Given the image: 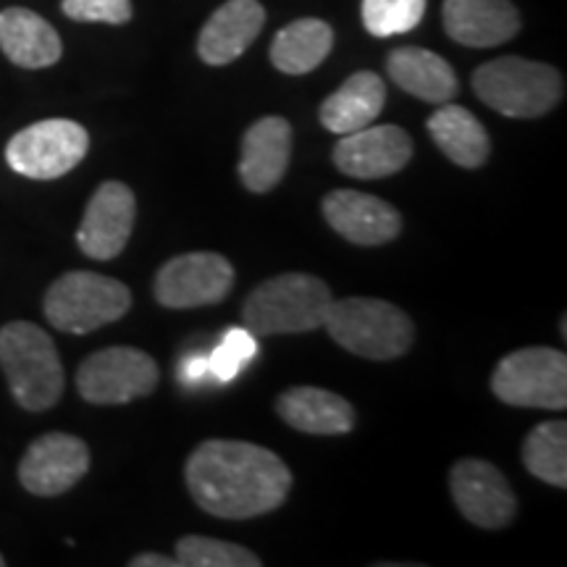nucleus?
I'll use <instances>...</instances> for the list:
<instances>
[{
    "label": "nucleus",
    "instance_id": "3",
    "mask_svg": "<svg viewBox=\"0 0 567 567\" xmlns=\"http://www.w3.org/2000/svg\"><path fill=\"white\" fill-rule=\"evenodd\" d=\"M0 368L13 400L30 413L59 405L66 375L51 334L30 321H13L0 329Z\"/></svg>",
    "mask_w": 567,
    "mask_h": 567
},
{
    "label": "nucleus",
    "instance_id": "19",
    "mask_svg": "<svg viewBox=\"0 0 567 567\" xmlns=\"http://www.w3.org/2000/svg\"><path fill=\"white\" fill-rule=\"evenodd\" d=\"M276 415L295 431L344 436L354 429V408L342 394L321 386H292L276 396Z\"/></svg>",
    "mask_w": 567,
    "mask_h": 567
},
{
    "label": "nucleus",
    "instance_id": "4",
    "mask_svg": "<svg viewBox=\"0 0 567 567\" xmlns=\"http://www.w3.org/2000/svg\"><path fill=\"white\" fill-rule=\"evenodd\" d=\"M323 326L342 350L379 363L402 358L415 342V326L405 310L375 297L334 300Z\"/></svg>",
    "mask_w": 567,
    "mask_h": 567
},
{
    "label": "nucleus",
    "instance_id": "15",
    "mask_svg": "<svg viewBox=\"0 0 567 567\" xmlns=\"http://www.w3.org/2000/svg\"><path fill=\"white\" fill-rule=\"evenodd\" d=\"M326 224L347 243L379 247L394 243L402 234V216L392 203L358 189H334L321 203Z\"/></svg>",
    "mask_w": 567,
    "mask_h": 567
},
{
    "label": "nucleus",
    "instance_id": "7",
    "mask_svg": "<svg viewBox=\"0 0 567 567\" xmlns=\"http://www.w3.org/2000/svg\"><path fill=\"white\" fill-rule=\"evenodd\" d=\"M492 392L509 408L565 410L567 354L555 347H523L494 368Z\"/></svg>",
    "mask_w": 567,
    "mask_h": 567
},
{
    "label": "nucleus",
    "instance_id": "20",
    "mask_svg": "<svg viewBox=\"0 0 567 567\" xmlns=\"http://www.w3.org/2000/svg\"><path fill=\"white\" fill-rule=\"evenodd\" d=\"M386 71L396 87L425 103H450L460 90L455 69L442 55L425 51V48H396L389 53Z\"/></svg>",
    "mask_w": 567,
    "mask_h": 567
},
{
    "label": "nucleus",
    "instance_id": "2",
    "mask_svg": "<svg viewBox=\"0 0 567 567\" xmlns=\"http://www.w3.org/2000/svg\"><path fill=\"white\" fill-rule=\"evenodd\" d=\"M334 295L313 274H279L247 295L243 323L252 337L308 334L321 329Z\"/></svg>",
    "mask_w": 567,
    "mask_h": 567
},
{
    "label": "nucleus",
    "instance_id": "5",
    "mask_svg": "<svg viewBox=\"0 0 567 567\" xmlns=\"http://www.w3.org/2000/svg\"><path fill=\"white\" fill-rule=\"evenodd\" d=\"M473 90L478 101L507 118H542L565 95L563 74L542 61L520 55L481 63L473 74Z\"/></svg>",
    "mask_w": 567,
    "mask_h": 567
},
{
    "label": "nucleus",
    "instance_id": "25",
    "mask_svg": "<svg viewBox=\"0 0 567 567\" xmlns=\"http://www.w3.org/2000/svg\"><path fill=\"white\" fill-rule=\"evenodd\" d=\"M523 465L544 484L567 488V423H538L523 442Z\"/></svg>",
    "mask_w": 567,
    "mask_h": 567
},
{
    "label": "nucleus",
    "instance_id": "13",
    "mask_svg": "<svg viewBox=\"0 0 567 567\" xmlns=\"http://www.w3.org/2000/svg\"><path fill=\"white\" fill-rule=\"evenodd\" d=\"M90 471V446L80 436L45 434L27 446L19 463V481L34 496H61Z\"/></svg>",
    "mask_w": 567,
    "mask_h": 567
},
{
    "label": "nucleus",
    "instance_id": "12",
    "mask_svg": "<svg viewBox=\"0 0 567 567\" xmlns=\"http://www.w3.org/2000/svg\"><path fill=\"white\" fill-rule=\"evenodd\" d=\"M137 221V197L124 182H103L84 208L76 245L92 260H113L130 243Z\"/></svg>",
    "mask_w": 567,
    "mask_h": 567
},
{
    "label": "nucleus",
    "instance_id": "31",
    "mask_svg": "<svg viewBox=\"0 0 567 567\" xmlns=\"http://www.w3.org/2000/svg\"><path fill=\"white\" fill-rule=\"evenodd\" d=\"M130 567H179L176 557H163L158 551H142L130 559Z\"/></svg>",
    "mask_w": 567,
    "mask_h": 567
},
{
    "label": "nucleus",
    "instance_id": "22",
    "mask_svg": "<svg viewBox=\"0 0 567 567\" xmlns=\"http://www.w3.org/2000/svg\"><path fill=\"white\" fill-rule=\"evenodd\" d=\"M0 51L21 69H48L61 61L59 32L30 9L0 11Z\"/></svg>",
    "mask_w": 567,
    "mask_h": 567
},
{
    "label": "nucleus",
    "instance_id": "27",
    "mask_svg": "<svg viewBox=\"0 0 567 567\" xmlns=\"http://www.w3.org/2000/svg\"><path fill=\"white\" fill-rule=\"evenodd\" d=\"M429 0H363V24L373 38H394L421 24Z\"/></svg>",
    "mask_w": 567,
    "mask_h": 567
},
{
    "label": "nucleus",
    "instance_id": "10",
    "mask_svg": "<svg viewBox=\"0 0 567 567\" xmlns=\"http://www.w3.org/2000/svg\"><path fill=\"white\" fill-rule=\"evenodd\" d=\"M237 281L229 258L218 252H184L166 260L155 274L153 295L172 310L208 308L224 302Z\"/></svg>",
    "mask_w": 567,
    "mask_h": 567
},
{
    "label": "nucleus",
    "instance_id": "1",
    "mask_svg": "<svg viewBox=\"0 0 567 567\" xmlns=\"http://www.w3.org/2000/svg\"><path fill=\"white\" fill-rule=\"evenodd\" d=\"M195 505L221 520H250L279 509L292 492V473L260 444L208 439L184 467Z\"/></svg>",
    "mask_w": 567,
    "mask_h": 567
},
{
    "label": "nucleus",
    "instance_id": "30",
    "mask_svg": "<svg viewBox=\"0 0 567 567\" xmlns=\"http://www.w3.org/2000/svg\"><path fill=\"white\" fill-rule=\"evenodd\" d=\"M210 371H208V358L205 354H187V358L182 360L179 368H176V379L182 381L184 386H197L203 384L205 379H208Z\"/></svg>",
    "mask_w": 567,
    "mask_h": 567
},
{
    "label": "nucleus",
    "instance_id": "28",
    "mask_svg": "<svg viewBox=\"0 0 567 567\" xmlns=\"http://www.w3.org/2000/svg\"><path fill=\"white\" fill-rule=\"evenodd\" d=\"M255 352H258V344H255V337L245 326L243 329L226 331V337L218 342V347L208 358L210 379L229 384V381H234L245 371L247 363L255 358Z\"/></svg>",
    "mask_w": 567,
    "mask_h": 567
},
{
    "label": "nucleus",
    "instance_id": "21",
    "mask_svg": "<svg viewBox=\"0 0 567 567\" xmlns=\"http://www.w3.org/2000/svg\"><path fill=\"white\" fill-rule=\"evenodd\" d=\"M386 103V84L373 71H358L318 109L323 130L342 134L365 130L381 116Z\"/></svg>",
    "mask_w": 567,
    "mask_h": 567
},
{
    "label": "nucleus",
    "instance_id": "8",
    "mask_svg": "<svg viewBox=\"0 0 567 567\" xmlns=\"http://www.w3.org/2000/svg\"><path fill=\"white\" fill-rule=\"evenodd\" d=\"M90 134L71 118H45L13 134L6 145V163L34 182L61 179L84 161Z\"/></svg>",
    "mask_w": 567,
    "mask_h": 567
},
{
    "label": "nucleus",
    "instance_id": "17",
    "mask_svg": "<svg viewBox=\"0 0 567 567\" xmlns=\"http://www.w3.org/2000/svg\"><path fill=\"white\" fill-rule=\"evenodd\" d=\"M266 24V9L258 0H226L213 11L197 38V55L208 66H226L252 45Z\"/></svg>",
    "mask_w": 567,
    "mask_h": 567
},
{
    "label": "nucleus",
    "instance_id": "18",
    "mask_svg": "<svg viewBox=\"0 0 567 567\" xmlns=\"http://www.w3.org/2000/svg\"><path fill=\"white\" fill-rule=\"evenodd\" d=\"M444 30L465 48L505 45L520 32V17L509 0H444Z\"/></svg>",
    "mask_w": 567,
    "mask_h": 567
},
{
    "label": "nucleus",
    "instance_id": "29",
    "mask_svg": "<svg viewBox=\"0 0 567 567\" xmlns=\"http://www.w3.org/2000/svg\"><path fill=\"white\" fill-rule=\"evenodd\" d=\"M63 13L82 24H126L132 19V0H63Z\"/></svg>",
    "mask_w": 567,
    "mask_h": 567
},
{
    "label": "nucleus",
    "instance_id": "14",
    "mask_svg": "<svg viewBox=\"0 0 567 567\" xmlns=\"http://www.w3.org/2000/svg\"><path fill=\"white\" fill-rule=\"evenodd\" d=\"M334 166L352 179H386L413 158V140L402 126L381 124L342 134L334 145Z\"/></svg>",
    "mask_w": 567,
    "mask_h": 567
},
{
    "label": "nucleus",
    "instance_id": "11",
    "mask_svg": "<svg viewBox=\"0 0 567 567\" xmlns=\"http://www.w3.org/2000/svg\"><path fill=\"white\" fill-rule=\"evenodd\" d=\"M450 492L460 515L478 528H507L517 515V496L507 476L481 457H463L452 465Z\"/></svg>",
    "mask_w": 567,
    "mask_h": 567
},
{
    "label": "nucleus",
    "instance_id": "26",
    "mask_svg": "<svg viewBox=\"0 0 567 567\" xmlns=\"http://www.w3.org/2000/svg\"><path fill=\"white\" fill-rule=\"evenodd\" d=\"M174 557L179 567H260V559L255 551L239 544L221 542L210 536H182L174 547Z\"/></svg>",
    "mask_w": 567,
    "mask_h": 567
},
{
    "label": "nucleus",
    "instance_id": "23",
    "mask_svg": "<svg viewBox=\"0 0 567 567\" xmlns=\"http://www.w3.org/2000/svg\"><path fill=\"white\" fill-rule=\"evenodd\" d=\"M431 140L460 168H481L492 155L486 126L471 111L455 103H442L425 122Z\"/></svg>",
    "mask_w": 567,
    "mask_h": 567
},
{
    "label": "nucleus",
    "instance_id": "6",
    "mask_svg": "<svg viewBox=\"0 0 567 567\" xmlns=\"http://www.w3.org/2000/svg\"><path fill=\"white\" fill-rule=\"evenodd\" d=\"M132 308L124 281L95 271H69L51 284L45 295V318L66 334H90L116 323Z\"/></svg>",
    "mask_w": 567,
    "mask_h": 567
},
{
    "label": "nucleus",
    "instance_id": "24",
    "mask_svg": "<svg viewBox=\"0 0 567 567\" xmlns=\"http://www.w3.org/2000/svg\"><path fill=\"white\" fill-rule=\"evenodd\" d=\"M334 48V30L323 19H297L276 32L271 63L281 74L302 76L321 66Z\"/></svg>",
    "mask_w": 567,
    "mask_h": 567
},
{
    "label": "nucleus",
    "instance_id": "32",
    "mask_svg": "<svg viewBox=\"0 0 567 567\" xmlns=\"http://www.w3.org/2000/svg\"><path fill=\"white\" fill-rule=\"evenodd\" d=\"M6 565V557L3 555H0V567H3Z\"/></svg>",
    "mask_w": 567,
    "mask_h": 567
},
{
    "label": "nucleus",
    "instance_id": "16",
    "mask_svg": "<svg viewBox=\"0 0 567 567\" xmlns=\"http://www.w3.org/2000/svg\"><path fill=\"white\" fill-rule=\"evenodd\" d=\"M292 161V124L281 116H264L243 137L237 174L245 189L266 195L279 187Z\"/></svg>",
    "mask_w": 567,
    "mask_h": 567
},
{
    "label": "nucleus",
    "instance_id": "9",
    "mask_svg": "<svg viewBox=\"0 0 567 567\" xmlns=\"http://www.w3.org/2000/svg\"><path fill=\"white\" fill-rule=\"evenodd\" d=\"M161 371L153 354L137 347H105L76 371V389L90 405H126L158 389Z\"/></svg>",
    "mask_w": 567,
    "mask_h": 567
}]
</instances>
